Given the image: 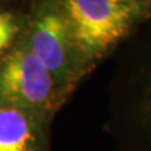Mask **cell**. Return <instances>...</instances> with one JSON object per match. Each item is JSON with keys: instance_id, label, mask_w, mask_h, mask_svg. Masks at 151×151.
<instances>
[{"instance_id": "cell-5", "label": "cell", "mask_w": 151, "mask_h": 151, "mask_svg": "<svg viewBox=\"0 0 151 151\" xmlns=\"http://www.w3.org/2000/svg\"><path fill=\"white\" fill-rule=\"evenodd\" d=\"M53 120L0 107V151H52Z\"/></svg>"}, {"instance_id": "cell-3", "label": "cell", "mask_w": 151, "mask_h": 151, "mask_svg": "<svg viewBox=\"0 0 151 151\" xmlns=\"http://www.w3.org/2000/svg\"><path fill=\"white\" fill-rule=\"evenodd\" d=\"M24 32L28 47L54 79L67 102L84 81L59 0H34L28 5Z\"/></svg>"}, {"instance_id": "cell-4", "label": "cell", "mask_w": 151, "mask_h": 151, "mask_svg": "<svg viewBox=\"0 0 151 151\" xmlns=\"http://www.w3.org/2000/svg\"><path fill=\"white\" fill-rule=\"evenodd\" d=\"M64 105L54 79L22 37L0 58V107L54 119Z\"/></svg>"}, {"instance_id": "cell-1", "label": "cell", "mask_w": 151, "mask_h": 151, "mask_svg": "<svg viewBox=\"0 0 151 151\" xmlns=\"http://www.w3.org/2000/svg\"><path fill=\"white\" fill-rule=\"evenodd\" d=\"M115 55L105 130L115 151H151V18Z\"/></svg>"}, {"instance_id": "cell-6", "label": "cell", "mask_w": 151, "mask_h": 151, "mask_svg": "<svg viewBox=\"0 0 151 151\" xmlns=\"http://www.w3.org/2000/svg\"><path fill=\"white\" fill-rule=\"evenodd\" d=\"M28 5L0 1V58L4 57L24 34L29 19Z\"/></svg>"}, {"instance_id": "cell-2", "label": "cell", "mask_w": 151, "mask_h": 151, "mask_svg": "<svg viewBox=\"0 0 151 151\" xmlns=\"http://www.w3.org/2000/svg\"><path fill=\"white\" fill-rule=\"evenodd\" d=\"M59 4L84 78L151 18V0H59Z\"/></svg>"}]
</instances>
